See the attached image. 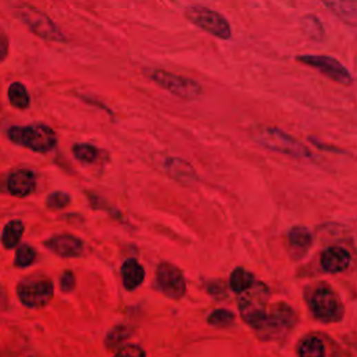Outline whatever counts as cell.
Wrapping results in <instances>:
<instances>
[{
  "instance_id": "6da1fadb",
  "label": "cell",
  "mask_w": 357,
  "mask_h": 357,
  "mask_svg": "<svg viewBox=\"0 0 357 357\" xmlns=\"http://www.w3.org/2000/svg\"><path fill=\"white\" fill-rule=\"evenodd\" d=\"M254 140L264 148L299 159H312L313 152L300 141L276 127H263L254 133Z\"/></svg>"
},
{
  "instance_id": "7a4b0ae2",
  "label": "cell",
  "mask_w": 357,
  "mask_h": 357,
  "mask_svg": "<svg viewBox=\"0 0 357 357\" xmlns=\"http://www.w3.org/2000/svg\"><path fill=\"white\" fill-rule=\"evenodd\" d=\"M269 292L268 287L260 282H254L247 290L241 293L239 310L242 318L252 327H263L267 321V303Z\"/></svg>"
},
{
  "instance_id": "3957f363",
  "label": "cell",
  "mask_w": 357,
  "mask_h": 357,
  "mask_svg": "<svg viewBox=\"0 0 357 357\" xmlns=\"http://www.w3.org/2000/svg\"><path fill=\"white\" fill-rule=\"evenodd\" d=\"M8 136L14 144L42 154L52 151L57 144L56 133L50 127L41 123L23 127L13 126Z\"/></svg>"
},
{
  "instance_id": "277c9868",
  "label": "cell",
  "mask_w": 357,
  "mask_h": 357,
  "mask_svg": "<svg viewBox=\"0 0 357 357\" xmlns=\"http://www.w3.org/2000/svg\"><path fill=\"white\" fill-rule=\"evenodd\" d=\"M17 294L28 309L45 307L53 297V282L42 274L30 275L17 285Z\"/></svg>"
},
{
  "instance_id": "5b68a950",
  "label": "cell",
  "mask_w": 357,
  "mask_h": 357,
  "mask_svg": "<svg viewBox=\"0 0 357 357\" xmlns=\"http://www.w3.org/2000/svg\"><path fill=\"white\" fill-rule=\"evenodd\" d=\"M17 19L28 27L31 32L45 41L52 42H66V37L59 30V27L41 10L31 5H20L14 9Z\"/></svg>"
},
{
  "instance_id": "8992f818",
  "label": "cell",
  "mask_w": 357,
  "mask_h": 357,
  "mask_svg": "<svg viewBox=\"0 0 357 357\" xmlns=\"http://www.w3.org/2000/svg\"><path fill=\"white\" fill-rule=\"evenodd\" d=\"M150 77L156 85L182 99L193 101L203 95V87L192 79L177 76L165 70H152Z\"/></svg>"
},
{
  "instance_id": "52a82bcc",
  "label": "cell",
  "mask_w": 357,
  "mask_h": 357,
  "mask_svg": "<svg viewBox=\"0 0 357 357\" xmlns=\"http://www.w3.org/2000/svg\"><path fill=\"white\" fill-rule=\"evenodd\" d=\"M314 317L323 323H336L343 317V307L338 294L327 285L318 286L310 299Z\"/></svg>"
},
{
  "instance_id": "ba28073f",
  "label": "cell",
  "mask_w": 357,
  "mask_h": 357,
  "mask_svg": "<svg viewBox=\"0 0 357 357\" xmlns=\"http://www.w3.org/2000/svg\"><path fill=\"white\" fill-rule=\"evenodd\" d=\"M185 14L194 26L208 34L221 39H230L232 30L227 20L222 14L203 6H190L186 9Z\"/></svg>"
},
{
  "instance_id": "9c48e42d",
  "label": "cell",
  "mask_w": 357,
  "mask_h": 357,
  "mask_svg": "<svg viewBox=\"0 0 357 357\" xmlns=\"http://www.w3.org/2000/svg\"><path fill=\"white\" fill-rule=\"evenodd\" d=\"M156 286L158 289L167 296L169 299L181 300L186 294L187 286L183 272L176 265L170 263H161L156 269Z\"/></svg>"
},
{
  "instance_id": "30bf717a",
  "label": "cell",
  "mask_w": 357,
  "mask_h": 357,
  "mask_svg": "<svg viewBox=\"0 0 357 357\" xmlns=\"http://www.w3.org/2000/svg\"><path fill=\"white\" fill-rule=\"evenodd\" d=\"M297 62L318 70L328 79L342 85H350L353 83V79L350 73L346 70V68H343L334 57L323 56V54H303V56H297Z\"/></svg>"
},
{
  "instance_id": "8fae6325",
  "label": "cell",
  "mask_w": 357,
  "mask_h": 357,
  "mask_svg": "<svg viewBox=\"0 0 357 357\" xmlns=\"http://www.w3.org/2000/svg\"><path fill=\"white\" fill-rule=\"evenodd\" d=\"M46 249L63 258L80 257L84 252V243L73 234H57L45 242Z\"/></svg>"
},
{
  "instance_id": "7c38bea8",
  "label": "cell",
  "mask_w": 357,
  "mask_h": 357,
  "mask_svg": "<svg viewBox=\"0 0 357 357\" xmlns=\"http://www.w3.org/2000/svg\"><path fill=\"white\" fill-rule=\"evenodd\" d=\"M37 186L35 174L28 169H19L13 172L8 178V190L12 196L27 197Z\"/></svg>"
},
{
  "instance_id": "4fadbf2b",
  "label": "cell",
  "mask_w": 357,
  "mask_h": 357,
  "mask_svg": "<svg viewBox=\"0 0 357 357\" xmlns=\"http://www.w3.org/2000/svg\"><path fill=\"white\" fill-rule=\"evenodd\" d=\"M350 264V254L342 247H329L321 254V267L329 274L345 271Z\"/></svg>"
},
{
  "instance_id": "5bb4252c",
  "label": "cell",
  "mask_w": 357,
  "mask_h": 357,
  "mask_svg": "<svg viewBox=\"0 0 357 357\" xmlns=\"http://www.w3.org/2000/svg\"><path fill=\"white\" fill-rule=\"evenodd\" d=\"M165 167L169 176L182 185H193L197 182V173L192 165L181 158H169L165 163Z\"/></svg>"
},
{
  "instance_id": "9a60e30c",
  "label": "cell",
  "mask_w": 357,
  "mask_h": 357,
  "mask_svg": "<svg viewBox=\"0 0 357 357\" xmlns=\"http://www.w3.org/2000/svg\"><path fill=\"white\" fill-rule=\"evenodd\" d=\"M122 278H123L125 287L132 292V290H136L144 282L145 271L137 260L129 258L125 261L122 267Z\"/></svg>"
},
{
  "instance_id": "2e32d148",
  "label": "cell",
  "mask_w": 357,
  "mask_h": 357,
  "mask_svg": "<svg viewBox=\"0 0 357 357\" xmlns=\"http://www.w3.org/2000/svg\"><path fill=\"white\" fill-rule=\"evenodd\" d=\"M289 243L293 249L299 250L302 253H306L313 243L312 232L307 227H303V226L293 227L289 232Z\"/></svg>"
},
{
  "instance_id": "e0dca14e",
  "label": "cell",
  "mask_w": 357,
  "mask_h": 357,
  "mask_svg": "<svg viewBox=\"0 0 357 357\" xmlns=\"http://www.w3.org/2000/svg\"><path fill=\"white\" fill-rule=\"evenodd\" d=\"M24 233V225L21 221H10L2 232V245L5 249H14L20 243Z\"/></svg>"
},
{
  "instance_id": "ac0fdd59",
  "label": "cell",
  "mask_w": 357,
  "mask_h": 357,
  "mask_svg": "<svg viewBox=\"0 0 357 357\" xmlns=\"http://www.w3.org/2000/svg\"><path fill=\"white\" fill-rule=\"evenodd\" d=\"M297 354L302 357H321L325 354V346L320 338L307 336L297 347Z\"/></svg>"
},
{
  "instance_id": "d6986e66",
  "label": "cell",
  "mask_w": 357,
  "mask_h": 357,
  "mask_svg": "<svg viewBox=\"0 0 357 357\" xmlns=\"http://www.w3.org/2000/svg\"><path fill=\"white\" fill-rule=\"evenodd\" d=\"M253 283H254V276L243 268H236L232 272L230 279H229L230 289L236 293H242V292L247 290L250 286H253Z\"/></svg>"
},
{
  "instance_id": "ffe728a7",
  "label": "cell",
  "mask_w": 357,
  "mask_h": 357,
  "mask_svg": "<svg viewBox=\"0 0 357 357\" xmlns=\"http://www.w3.org/2000/svg\"><path fill=\"white\" fill-rule=\"evenodd\" d=\"M10 103L17 109H27L30 106V94L24 84L13 83L8 91Z\"/></svg>"
},
{
  "instance_id": "44dd1931",
  "label": "cell",
  "mask_w": 357,
  "mask_h": 357,
  "mask_svg": "<svg viewBox=\"0 0 357 357\" xmlns=\"http://www.w3.org/2000/svg\"><path fill=\"white\" fill-rule=\"evenodd\" d=\"M129 336H130V329L125 325H119L106 335L105 345H106V347L113 349L116 346H121Z\"/></svg>"
},
{
  "instance_id": "7402d4cb",
  "label": "cell",
  "mask_w": 357,
  "mask_h": 357,
  "mask_svg": "<svg viewBox=\"0 0 357 357\" xmlns=\"http://www.w3.org/2000/svg\"><path fill=\"white\" fill-rule=\"evenodd\" d=\"M37 258V252L32 249L30 245H21L17 249L16 258H14V265L19 268H26L30 267Z\"/></svg>"
},
{
  "instance_id": "603a6c76",
  "label": "cell",
  "mask_w": 357,
  "mask_h": 357,
  "mask_svg": "<svg viewBox=\"0 0 357 357\" xmlns=\"http://www.w3.org/2000/svg\"><path fill=\"white\" fill-rule=\"evenodd\" d=\"M73 154L83 163H94L98 159V150L90 144H76Z\"/></svg>"
},
{
  "instance_id": "cb8c5ba5",
  "label": "cell",
  "mask_w": 357,
  "mask_h": 357,
  "mask_svg": "<svg viewBox=\"0 0 357 357\" xmlns=\"http://www.w3.org/2000/svg\"><path fill=\"white\" fill-rule=\"evenodd\" d=\"M234 321V314L229 310H215L210 314L208 317V323L212 325V327H219V328H223V327H229L232 325Z\"/></svg>"
},
{
  "instance_id": "d4e9b609",
  "label": "cell",
  "mask_w": 357,
  "mask_h": 357,
  "mask_svg": "<svg viewBox=\"0 0 357 357\" xmlns=\"http://www.w3.org/2000/svg\"><path fill=\"white\" fill-rule=\"evenodd\" d=\"M72 203V197L68 193L63 192H56L52 193L48 198H46V207L54 211L59 210H65L68 205H70Z\"/></svg>"
},
{
  "instance_id": "484cf974",
  "label": "cell",
  "mask_w": 357,
  "mask_h": 357,
  "mask_svg": "<svg viewBox=\"0 0 357 357\" xmlns=\"http://www.w3.org/2000/svg\"><path fill=\"white\" fill-rule=\"evenodd\" d=\"M323 2H325L331 9L336 10V13H339V14L346 16L353 10L350 0H323Z\"/></svg>"
},
{
  "instance_id": "4316f807",
  "label": "cell",
  "mask_w": 357,
  "mask_h": 357,
  "mask_svg": "<svg viewBox=\"0 0 357 357\" xmlns=\"http://www.w3.org/2000/svg\"><path fill=\"white\" fill-rule=\"evenodd\" d=\"M61 287L65 293H70L76 287V276L72 271H66L61 278Z\"/></svg>"
},
{
  "instance_id": "83f0119b",
  "label": "cell",
  "mask_w": 357,
  "mask_h": 357,
  "mask_svg": "<svg viewBox=\"0 0 357 357\" xmlns=\"http://www.w3.org/2000/svg\"><path fill=\"white\" fill-rule=\"evenodd\" d=\"M117 356H133V357H139V356H145V351L137 346V345H129V346H123L121 349L116 350Z\"/></svg>"
},
{
  "instance_id": "f1b7e54d",
  "label": "cell",
  "mask_w": 357,
  "mask_h": 357,
  "mask_svg": "<svg viewBox=\"0 0 357 357\" xmlns=\"http://www.w3.org/2000/svg\"><path fill=\"white\" fill-rule=\"evenodd\" d=\"M6 54H8V38L2 31H0V62L3 61Z\"/></svg>"
}]
</instances>
